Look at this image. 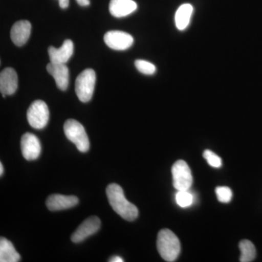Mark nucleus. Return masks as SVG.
<instances>
[{
  "instance_id": "obj_1",
  "label": "nucleus",
  "mask_w": 262,
  "mask_h": 262,
  "mask_svg": "<svg viewBox=\"0 0 262 262\" xmlns=\"http://www.w3.org/2000/svg\"><path fill=\"white\" fill-rule=\"evenodd\" d=\"M106 195L110 206L122 219L132 222L137 218L139 215L137 207L127 201L120 185L115 183L110 184L106 188Z\"/></svg>"
},
{
  "instance_id": "obj_2",
  "label": "nucleus",
  "mask_w": 262,
  "mask_h": 262,
  "mask_svg": "<svg viewBox=\"0 0 262 262\" xmlns=\"http://www.w3.org/2000/svg\"><path fill=\"white\" fill-rule=\"evenodd\" d=\"M157 247L161 257L169 262L175 261L181 251L178 237L168 229L160 231L157 239Z\"/></svg>"
},
{
  "instance_id": "obj_3",
  "label": "nucleus",
  "mask_w": 262,
  "mask_h": 262,
  "mask_svg": "<svg viewBox=\"0 0 262 262\" xmlns=\"http://www.w3.org/2000/svg\"><path fill=\"white\" fill-rule=\"evenodd\" d=\"M63 130L67 139L75 144L81 152H87L90 149L89 136L83 125L73 119L67 120L63 125Z\"/></svg>"
},
{
  "instance_id": "obj_4",
  "label": "nucleus",
  "mask_w": 262,
  "mask_h": 262,
  "mask_svg": "<svg viewBox=\"0 0 262 262\" xmlns=\"http://www.w3.org/2000/svg\"><path fill=\"white\" fill-rule=\"evenodd\" d=\"M96 81V72L92 69L84 70L76 79V94L82 102L91 101L94 95Z\"/></svg>"
},
{
  "instance_id": "obj_5",
  "label": "nucleus",
  "mask_w": 262,
  "mask_h": 262,
  "mask_svg": "<svg viewBox=\"0 0 262 262\" xmlns=\"http://www.w3.org/2000/svg\"><path fill=\"white\" fill-rule=\"evenodd\" d=\"M50 113L47 104L41 100H37L29 106L27 111V120L34 128H44L49 121Z\"/></svg>"
},
{
  "instance_id": "obj_6",
  "label": "nucleus",
  "mask_w": 262,
  "mask_h": 262,
  "mask_svg": "<svg viewBox=\"0 0 262 262\" xmlns=\"http://www.w3.org/2000/svg\"><path fill=\"white\" fill-rule=\"evenodd\" d=\"M173 187L178 191L189 190L193 182L192 173L184 160H179L172 166Z\"/></svg>"
},
{
  "instance_id": "obj_7",
  "label": "nucleus",
  "mask_w": 262,
  "mask_h": 262,
  "mask_svg": "<svg viewBox=\"0 0 262 262\" xmlns=\"http://www.w3.org/2000/svg\"><path fill=\"white\" fill-rule=\"evenodd\" d=\"M104 42L106 46L116 51H125L134 44V37L128 33L122 31H110L105 34Z\"/></svg>"
},
{
  "instance_id": "obj_8",
  "label": "nucleus",
  "mask_w": 262,
  "mask_h": 262,
  "mask_svg": "<svg viewBox=\"0 0 262 262\" xmlns=\"http://www.w3.org/2000/svg\"><path fill=\"white\" fill-rule=\"evenodd\" d=\"M101 227V221L97 216H91L84 220L78 228L76 229L75 232L72 234V242L75 244L82 242L86 238L93 235L99 230Z\"/></svg>"
},
{
  "instance_id": "obj_9",
  "label": "nucleus",
  "mask_w": 262,
  "mask_h": 262,
  "mask_svg": "<svg viewBox=\"0 0 262 262\" xmlns=\"http://www.w3.org/2000/svg\"><path fill=\"white\" fill-rule=\"evenodd\" d=\"M20 149L26 160H37L41 153L40 142L37 136L30 133H27L22 136Z\"/></svg>"
},
{
  "instance_id": "obj_10",
  "label": "nucleus",
  "mask_w": 262,
  "mask_h": 262,
  "mask_svg": "<svg viewBox=\"0 0 262 262\" xmlns=\"http://www.w3.org/2000/svg\"><path fill=\"white\" fill-rule=\"evenodd\" d=\"M78 203V198L76 196L54 194L48 196L46 201V206L50 211H58L73 208Z\"/></svg>"
},
{
  "instance_id": "obj_11",
  "label": "nucleus",
  "mask_w": 262,
  "mask_h": 262,
  "mask_svg": "<svg viewBox=\"0 0 262 262\" xmlns=\"http://www.w3.org/2000/svg\"><path fill=\"white\" fill-rule=\"evenodd\" d=\"M74 53L73 42L66 39L61 47L56 48L51 46L48 48V55L51 63H65L68 62Z\"/></svg>"
},
{
  "instance_id": "obj_12",
  "label": "nucleus",
  "mask_w": 262,
  "mask_h": 262,
  "mask_svg": "<svg viewBox=\"0 0 262 262\" xmlns=\"http://www.w3.org/2000/svg\"><path fill=\"white\" fill-rule=\"evenodd\" d=\"M47 71L53 76L57 87L61 91H66L68 88L70 74L69 69L65 63H54L50 62L47 65Z\"/></svg>"
},
{
  "instance_id": "obj_13",
  "label": "nucleus",
  "mask_w": 262,
  "mask_h": 262,
  "mask_svg": "<svg viewBox=\"0 0 262 262\" xmlns=\"http://www.w3.org/2000/svg\"><path fill=\"white\" fill-rule=\"evenodd\" d=\"M32 25L28 20H19L13 26L10 32V37L15 46L21 47L28 41L30 37Z\"/></svg>"
},
{
  "instance_id": "obj_14",
  "label": "nucleus",
  "mask_w": 262,
  "mask_h": 262,
  "mask_svg": "<svg viewBox=\"0 0 262 262\" xmlns=\"http://www.w3.org/2000/svg\"><path fill=\"white\" fill-rule=\"evenodd\" d=\"M18 89V75L13 68H5L0 74V91L3 95H13Z\"/></svg>"
},
{
  "instance_id": "obj_15",
  "label": "nucleus",
  "mask_w": 262,
  "mask_h": 262,
  "mask_svg": "<svg viewBox=\"0 0 262 262\" xmlns=\"http://www.w3.org/2000/svg\"><path fill=\"white\" fill-rule=\"evenodd\" d=\"M137 9V4L134 0H111L110 12L116 18H122L134 13Z\"/></svg>"
},
{
  "instance_id": "obj_16",
  "label": "nucleus",
  "mask_w": 262,
  "mask_h": 262,
  "mask_svg": "<svg viewBox=\"0 0 262 262\" xmlns=\"http://www.w3.org/2000/svg\"><path fill=\"white\" fill-rule=\"evenodd\" d=\"M20 261V256L10 241L1 237L0 239V261L18 262Z\"/></svg>"
},
{
  "instance_id": "obj_17",
  "label": "nucleus",
  "mask_w": 262,
  "mask_h": 262,
  "mask_svg": "<svg viewBox=\"0 0 262 262\" xmlns=\"http://www.w3.org/2000/svg\"><path fill=\"white\" fill-rule=\"evenodd\" d=\"M193 7L190 4H184L179 7L175 15L176 26L179 30H185L190 22Z\"/></svg>"
},
{
  "instance_id": "obj_18",
  "label": "nucleus",
  "mask_w": 262,
  "mask_h": 262,
  "mask_svg": "<svg viewBox=\"0 0 262 262\" xmlns=\"http://www.w3.org/2000/svg\"><path fill=\"white\" fill-rule=\"evenodd\" d=\"M239 248L241 252L239 258V261L241 262H251L256 258V248L251 241L244 239L239 243Z\"/></svg>"
},
{
  "instance_id": "obj_19",
  "label": "nucleus",
  "mask_w": 262,
  "mask_h": 262,
  "mask_svg": "<svg viewBox=\"0 0 262 262\" xmlns=\"http://www.w3.org/2000/svg\"><path fill=\"white\" fill-rule=\"evenodd\" d=\"M176 201L181 208H187L192 206L194 198L189 190H180L176 194Z\"/></svg>"
},
{
  "instance_id": "obj_20",
  "label": "nucleus",
  "mask_w": 262,
  "mask_h": 262,
  "mask_svg": "<svg viewBox=\"0 0 262 262\" xmlns=\"http://www.w3.org/2000/svg\"><path fill=\"white\" fill-rule=\"evenodd\" d=\"M135 66L136 69L144 75H152L156 72V67L145 60H136Z\"/></svg>"
},
{
  "instance_id": "obj_21",
  "label": "nucleus",
  "mask_w": 262,
  "mask_h": 262,
  "mask_svg": "<svg viewBox=\"0 0 262 262\" xmlns=\"http://www.w3.org/2000/svg\"><path fill=\"white\" fill-rule=\"evenodd\" d=\"M215 194L219 201L222 203H229L232 198V192L230 188L227 187H218L215 189Z\"/></svg>"
},
{
  "instance_id": "obj_22",
  "label": "nucleus",
  "mask_w": 262,
  "mask_h": 262,
  "mask_svg": "<svg viewBox=\"0 0 262 262\" xmlns=\"http://www.w3.org/2000/svg\"><path fill=\"white\" fill-rule=\"evenodd\" d=\"M203 157L208 163L213 168H220L222 166V159L218 155H215L211 150L207 149L203 152Z\"/></svg>"
},
{
  "instance_id": "obj_23",
  "label": "nucleus",
  "mask_w": 262,
  "mask_h": 262,
  "mask_svg": "<svg viewBox=\"0 0 262 262\" xmlns=\"http://www.w3.org/2000/svg\"><path fill=\"white\" fill-rule=\"evenodd\" d=\"M59 1V5L63 9L68 8L70 5V0H58Z\"/></svg>"
},
{
  "instance_id": "obj_24",
  "label": "nucleus",
  "mask_w": 262,
  "mask_h": 262,
  "mask_svg": "<svg viewBox=\"0 0 262 262\" xmlns=\"http://www.w3.org/2000/svg\"><path fill=\"white\" fill-rule=\"evenodd\" d=\"M76 1L78 3V5L82 7L89 6L90 3H91L90 0H76Z\"/></svg>"
},
{
  "instance_id": "obj_25",
  "label": "nucleus",
  "mask_w": 262,
  "mask_h": 262,
  "mask_svg": "<svg viewBox=\"0 0 262 262\" xmlns=\"http://www.w3.org/2000/svg\"><path fill=\"white\" fill-rule=\"evenodd\" d=\"M108 261L110 262H122L123 261V260H122V258L121 257H120V256H113V257H112L110 258V260H108Z\"/></svg>"
},
{
  "instance_id": "obj_26",
  "label": "nucleus",
  "mask_w": 262,
  "mask_h": 262,
  "mask_svg": "<svg viewBox=\"0 0 262 262\" xmlns=\"http://www.w3.org/2000/svg\"><path fill=\"white\" fill-rule=\"evenodd\" d=\"M4 173V168H3V163H0V175L3 176Z\"/></svg>"
}]
</instances>
